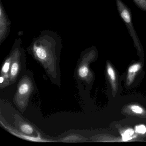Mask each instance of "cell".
<instances>
[{
  "label": "cell",
  "mask_w": 146,
  "mask_h": 146,
  "mask_svg": "<svg viewBox=\"0 0 146 146\" xmlns=\"http://www.w3.org/2000/svg\"><path fill=\"white\" fill-rule=\"evenodd\" d=\"M141 65L140 64H136L130 66L128 69V74L127 76V84H130L135 78L136 73L141 69Z\"/></svg>",
  "instance_id": "cell-3"
},
{
  "label": "cell",
  "mask_w": 146,
  "mask_h": 146,
  "mask_svg": "<svg viewBox=\"0 0 146 146\" xmlns=\"http://www.w3.org/2000/svg\"><path fill=\"white\" fill-rule=\"evenodd\" d=\"M136 133L140 134H144L146 133V127L143 125H137L135 127Z\"/></svg>",
  "instance_id": "cell-10"
},
{
  "label": "cell",
  "mask_w": 146,
  "mask_h": 146,
  "mask_svg": "<svg viewBox=\"0 0 146 146\" xmlns=\"http://www.w3.org/2000/svg\"><path fill=\"white\" fill-rule=\"evenodd\" d=\"M4 79L3 77H1V78H0V83H2L3 82V81H4Z\"/></svg>",
  "instance_id": "cell-14"
},
{
  "label": "cell",
  "mask_w": 146,
  "mask_h": 146,
  "mask_svg": "<svg viewBox=\"0 0 146 146\" xmlns=\"http://www.w3.org/2000/svg\"><path fill=\"white\" fill-rule=\"evenodd\" d=\"M21 129L22 131L25 134H31L33 131V129L32 127L28 124L23 125L21 126Z\"/></svg>",
  "instance_id": "cell-8"
},
{
  "label": "cell",
  "mask_w": 146,
  "mask_h": 146,
  "mask_svg": "<svg viewBox=\"0 0 146 146\" xmlns=\"http://www.w3.org/2000/svg\"><path fill=\"white\" fill-rule=\"evenodd\" d=\"M10 60H8L5 63L2 67V71L5 73H7L9 70V67H10Z\"/></svg>",
  "instance_id": "cell-13"
},
{
  "label": "cell",
  "mask_w": 146,
  "mask_h": 146,
  "mask_svg": "<svg viewBox=\"0 0 146 146\" xmlns=\"http://www.w3.org/2000/svg\"><path fill=\"white\" fill-rule=\"evenodd\" d=\"M107 72L108 75V76L110 78V80L111 82L113 88L115 89V87H116V86H115L116 75H115L114 70L109 63H108L107 64Z\"/></svg>",
  "instance_id": "cell-4"
},
{
  "label": "cell",
  "mask_w": 146,
  "mask_h": 146,
  "mask_svg": "<svg viewBox=\"0 0 146 146\" xmlns=\"http://www.w3.org/2000/svg\"><path fill=\"white\" fill-rule=\"evenodd\" d=\"M137 6L141 10L146 12V0H133Z\"/></svg>",
  "instance_id": "cell-6"
},
{
  "label": "cell",
  "mask_w": 146,
  "mask_h": 146,
  "mask_svg": "<svg viewBox=\"0 0 146 146\" xmlns=\"http://www.w3.org/2000/svg\"><path fill=\"white\" fill-rule=\"evenodd\" d=\"M11 20L9 19L2 1L0 0V44L1 45L8 37L11 31Z\"/></svg>",
  "instance_id": "cell-2"
},
{
  "label": "cell",
  "mask_w": 146,
  "mask_h": 146,
  "mask_svg": "<svg viewBox=\"0 0 146 146\" xmlns=\"http://www.w3.org/2000/svg\"><path fill=\"white\" fill-rule=\"evenodd\" d=\"M115 1L119 14L127 27L129 34L133 40L135 47L139 53L141 52L142 46L133 26L132 14L131 10L122 0Z\"/></svg>",
  "instance_id": "cell-1"
},
{
  "label": "cell",
  "mask_w": 146,
  "mask_h": 146,
  "mask_svg": "<svg viewBox=\"0 0 146 146\" xmlns=\"http://www.w3.org/2000/svg\"><path fill=\"white\" fill-rule=\"evenodd\" d=\"M131 110L136 114H141L143 113V109L141 107L137 105H133L130 107Z\"/></svg>",
  "instance_id": "cell-11"
},
{
  "label": "cell",
  "mask_w": 146,
  "mask_h": 146,
  "mask_svg": "<svg viewBox=\"0 0 146 146\" xmlns=\"http://www.w3.org/2000/svg\"><path fill=\"white\" fill-rule=\"evenodd\" d=\"M19 69L18 64L17 62H14L12 66L11 69V74L12 76H15L17 75Z\"/></svg>",
  "instance_id": "cell-12"
},
{
  "label": "cell",
  "mask_w": 146,
  "mask_h": 146,
  "mask_svg": "<svg viewBox=\"0 0 146 146\" xmlns=\"http://www.w3.org/2000/svg\"><path fill=\"white\" fill-rule=\"evenodd\" d=\"M89 70L87 66L85 65H83L82 67H80L78 70V74L81 77H86L88 74Z\"/></svg>",
  "instance_id": "cell-7"
},
{
  "label": "cell",
  "mask_w": 146,
  "mask_h": 146,
  "mask_svg": "<svg viewBox=\"0 0 146 146\" xmlns=\"http://www.w3.org/2000/svg\"><path fill=\"white\" fill-rule=\"evenodd\" d=\"M134 133V131L132 129H127L122 134V140L123 141L131 140Z\"/></svg>",
  "instance_id": "cell-5"
},
{
  "label": "cell",
  "mask_w": 146,
  "mask_h": 146,
  "mask_svg": "<svg viewBox=\"0 0 146 146\" xmlns=\"http://www.w3.org/2000/svg\"><path fill=\"white\" fill-rule=\"evenodd\" d=\"M29 85L27 84L24 83L22 84L19 89V92L21 95H24L28 93L29 90Z\"/></svg>",
  "instance_id": "cell-9"
}]
</instances>
